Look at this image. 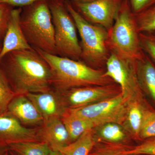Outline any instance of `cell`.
I'll return each mask as SVG.
<instances>
[{
  "mask_svg": "<svg viewBox=\"0 0 155 155\" xmlns=\"http://www.w3.org/2000/svg\"><path fill=\"white\" fill-rule=\"evenodd\" d=\"M8 147L9 150L17 155H47L51 150L46 143L42 142H23Z\"/></svg>",
  "mask_w": 155,
  "mask_h": 155,
  "instance_id": "21",
  "label": "cell"
},
{
  "mask_svg": "<svg viewBox=\"0 0 155 155\" xmlns=\"http://www.w3.org/2000/svg\"><path fill=\"white\" fill-rule=\"evenodd\" d=\"M9 152H10V154H11V155H16V154L12 152H11V151L9 150Z\"/></svg>",
  "mask_w": 155,
  "mask_h": 155,
  "instance_id": "36",
  "label": "cell"
},
{
  "mask_svg": "<svg viewBox=\"0 0 155 155\" xmlns=\"http://www.w3.org/2000/svg\"><path fill=\"white\" fill-rule=\"evenodd\" d=\"M97 139L112 143L125 144L129 134L122 125L115 122H109L97 125L94 128Z\"/></svg>",
  "mask_w": 155,
  "mask_h": 155,
  "instance_id": "18",
  "label": "cell"
},
{
  "mask_svg": "<svg viewBox=\"0 0 155 155\" xmlns=\"http://www.w3.org/2000/svg\"><path fill=\"white\" fill-rule=\"evenodd\" d=\"M22 8H14L11 11L5 35L2 41L0 59L12 51L31 48L26 41L20 25Z\"/></svg>",
  "mask_w": 155,
  "mask_h": 155,
  "instance_id": "13",
  "label": "cell"
},
{
  "mask_svg": "<svg viewBox=\"0 0 155 155\" xmlns=\"http://www.w3.org/2000/svg\"><path fill=\"white\" fill-rule=\"evenodd\" d=\"M136 71L142 91L155 104V64L145 53L137 60Z\"/></svg>",
  "mask_w": 155,
  "mask_h": 155,
  "instance_id": "16",
  "label": "cell"
},
{
  "mask_svg": "<svg viewBox=\"0 0 155 155\" xmlns=\"http://www.w3.org/2000/svg\"><path fill=\"white\" fill-rule=\"evenodd\" d=\"M108 33V45L111 52L122 58L135 61L144 55L135 15L128 0H124Z\"/></svg>",
  "mask_w": 155,
  "mask_h": 155,
  "instance_id": "5",
  "label": "cell"
},
{
  "mask_svg": "<svg viewBox=\"0 0 155 155\" xmlns=\"http://www.w3.org/2000/svg\"><path fill=\"white\" fill-rule=\"evenodd\" d=\"M35 50L51 68L52 88L60 92L75 87L115 83L106 76L104 70L94 69L81 61Z\"/></svg>",
  "mask_w": 155,
  "mask_h": 155,
  "instance_id": "2",
  "label": "cell"
},
{
  "mask_svg": "<svg viewBox=\"0 0 155 155\" xmlns=\"http://www.w3.org/2000/svg\"><path fill=\"white\" fill-rule=\"evenodd\" d=\"M8 111L26 127H39L44 122L37 108L25 95L15 96L9 104Z\"/></svg>",
  "mask_w": 155,
  "mask_h": 155,
  "instance_id": "14",
  "label": "cell"
},
{
  "mask_svg": "<svg viewBox=\"0 0 155 155\" xmlns=\"http://www.w3.org/2000/svg\"><path fill=\"white\" fill-rule=\"evenodd\" d=\"M41 0H0V3L7 4L14 8H23Z\"/></svg>",
  "mask_w": 155,
  "mask_h": 155,
  "instance_id": "30",
  "label": "cell"
},
{
  "mask_svg": "<svg viewBox=\"0 0 155 155\" xmlns=\"http://www.w3.org/2000/svg\"><path fill=\"white\" fill-rule=\"evenodd\" d=\"M0 67L16 95L52 88L51 68L33 48L8 53L0 59Z\"/></svg>",
  "mask_w": 155,
  "mask_h": 155,
  "instance_id": "1",
  "label": "cell"
},
{
  "mask_svg": "<svg viewBox=\"0 0 155 155\" xmlns=\"http://www.w3.org/2000/svg\"><path fill=\"white\" fill-rule=\"evenodd\" d=\"M47 155H63L60 150H51Z\"/></svg>",
  "mask_w": 155,
  "mask_h": 155,
  "instance_id": "32",
  "label": "cell"
},
{
  "mask_svg": "<svg viewBox=\"0 0 155 155\" xmlns=\"http://www.w3.org/2000/svg\"><path fill=\"white\" fill-rule=\"evenodd\" d=\"M13 7L0 3V41H3L8 28V24Z\"/></svg>",
  "mask_w": 155,
  "mask_h": 155,
  "instance_id": "28",
  "label": "cell"
},
{
  "mask_svg": "<svg viewBox=\"0 0 155 155\" xmlns=\"http://www.w3.org/2000/svg\"><path fill=\"white\" fill-rule=\"evenodd\" d=\"M3 155H11L10 154V152H9V150L8 151H7V152L5 154H4Z\"/></svg>",
  "mask_w": 155,
  "mask_h": 155,
  "instance_id": "35",
  "label": "cell"
},
{
  "mask_svg": "<svg viewBox=\"0 0 155 155\" xmlns=\"http://www.w3.org/2000/svg\"><path fill=\"white\" fill-rule=\"evenodd\" d=\"M23 142H41L40 126H24L8 110L0 114V145L8 147Z\"/></svg>",
  "mask_w": 155,
  "mask_h": 155,
  "instance_id": "11",
  "label": "cell"
},
{
  "mask_svg": "<svg viewBox=\"0 0 155 155\" xmlns=\"http://www.w3.org/2000/svg\"><path fill=\"white\" fill-rule=\"evenodd\" d=\"M94 0H72V1H73V2L82 3L89 2H92Z\"/></svg>",
  "mask_w": 155,
  "mask_h": 155,
  "instance_id": "33",
  "label": "cell"
},
{
  "mask_svg": "<svg viewBox=\"0 0 155 155\" xmlns=\"http://www.w3.org/2000/svg\"><path fill=\"white\" fill-rule=\"evenodd\" d=\"M142 141L136 146L130 147L124 153L127 155H155V137Z\"/></svg>",
  "mask_w": 155,
  "mask_h": 155,
  "instance_id": "26",
  "label": "cell"
},
{
  "mask_svg": "<svg viewBox=\"0 0 155 155\" xmlns=\"http://www.w3.org/2000/svg\"><path fill=\"white\" fill-rule=\"evenodd\" d=\"M54 29L57 55L81 61V50L74 19L65 0H48Z\"/></svg>",
  "mask_w": 155,
  "mask_h": 155,
  "instance_id": "6",
  "label": "cell"
},
{
  "mask_svg": "<svg viewBox=\"0 0 155 155\" xmlns=\"http://www.w3.org/2000/svg\"><path fill=\"white\" fill-rule=\"evenodd\" d=\"M60 93L66 107L76 109L114 97L120 94L121 90L119 85L114 83L75 87Z\"/></svg>",
  "mask_w": 155,
  "mask_h": 155,
  "instance_id": "9",
  "label": "cell"
},
{
  "mask_svg": "<svg viewBox=\"0 0 155 155\" xmlns=\"http://www.w3.org/2000/svg\"><path fill=\"white\" fill-rule=\"evenodd\" d=\"M130 147L125 144L112 143L97 139L88 155H127L124 152Z\"/></svg>",
  "mask_w": 155,
  "mask_h": 155,
  "instance_id": "22",
  "label": "cell"
},
{
  "mask_svg": "<svg viewBox=\"0 0 155 155\" xmlns=\"http://www.w3.org/2000/svg\"><path fill=\"white\" fill-rule=\"evenodd\" d=\"M61 119L69 133L72 143L87 130L96 127L91 121L72 113L68 109Z\"/></svg>",
  "mask_w": 155,
  "mask_h": 155,
  "instance_id": "19",
  "label": "cell"
},
{
  "mask_svg": "<svg viewBox=\"0 0 155 155\" xmlns=\"http://www.w3.org/2000/svg\"><path fill=\"white\" fill-rule=\"evenodd\" d=\"M155 137V110L151 106L144 109L140 132L141 141Z\"/></svg>",
  "mask_w": 155,
  "mask_h": 155,
  "instance_id": "25",
  "label": "cell"
},
{
  "mask_svg": "<svg viewBox=\"0 0 155 155\" xmlns=\"http://www.w3.org/2000/svg\"><path fill=\"white\" fill-rule=\"evenodd\" d=\"M8 147L0 145V155H3L8 150Z\"/></svg>",
  "mask_w": 155,
  "mask_h": 155,
  "instance_id": "31",
  "label": "cell"
},
{
  "mask_svg": "<svg viewBox=\"0 0 155 155\" xmlns=\"http://www.w3.org/2000/svg\"><path fill=\"white\" fill-rule=\"evenodd\" d=\"M152 33L154 35H155V32H153V33Z\"/></svg>",
  "mask_w": 155,
  "mask_h": 155,
  "instance_id": "37",
  "label": "cell"
},
{
  "mask_svg": "<svg viewBox=\"0 0 155 155\" xmlns=\"http://www.w3.org/2000/svg\"><path fill=\"white\" fill-rule=\"evenodd\" d=\"M20 25L31 48L57 55L54 29L48 0L38 1L22 8Z\"/></svg>",
  "mask_w": 155,
  "mask_h": 155,
  "instance_id": "4",
  "label": "cell"
},
{
  "mask_svg": "<svg viewBox=\"0 0 155 155\" xmlns=\"http://www.w3.org/2000/svg\"><path fill=\"white\" fill-rule=\"evenodd\" d=\"M97 140L93 128L84 132L75 141L60 151L63 155H88Z\"/></svg>",
  "mask_w": 155,
  "mask_h": 155,
  "instance_id": "20",
  "label": "cell"
},
{
  "mask_svg": "<svg viewBox=\"0 0 155 155\" xmlns=\"http://www.w3.org/2000/svg\"><path fill=\"white\" fill-rule=\"evenodd\" d=\"M129 102L122 93L100 102L76 109H68L78 116L91 121L96 126L115 122L123 125Z\"/></svg>",
  "mask_w": 155,
  "mask_h": 155,
  "instance_id": "8",
  "label": "cell"
},
{
  "mask_svg": "<svg viewBox=\"0 0 155 155\" xmlns=\"http://www.w3.org/2000/svg\"><path fill=\"white\" fill-rule=\"evenodd\" d=\"M124 0H94L82 3L71 1L72 5L89 22L103 26L109 31Z\"/></svg>",
  "mask_w": 155,
  "mask_h": 155,
  "instance_id": "10",
  "label": "cell"
},
{
  "mask_svg": "<svg viewBox=\"0 0 155 155\" xmlns=\"http://www.w3.org/2000/svg\"><path fill=\"white\" fill-rule=\"evenodd\" d=\"M25 95L37 108L44 122L55 118L61 119L68 109L61 93L53 88L44 92L31 93Z\"/></svg>",
  "mask_w": 155,
  "mask_h": 155,
  "instance_id": "12",
  "label": "cell"
},
{
  "mask_svg": "<svg viewBox=\"0 0 155 155\" xmlns=\"http://www.w3.org/2000/svg\"><path fill=\"white\" fill-rule=\"evenodd\" d=\"M65 4L80 36L81 61L94 69L105 71L111 54L108 45L107 30L86 20L74 8L70 1L65 0Z\"/></svg>",
  "mask_w": 155,
  "mask_h": 155,
  "instance_id": "3",
  "label": "cell"
},
{
  "mask_svg": "<svg viewBox=\"0 0 155 155\" xmlns=\"http://www.w3.org/2000/svg\"><path fill=\"white\" fill-rule=\"evenodd\" d=\"M104 74L119 85L122 96L129 102L146 101L139 84L135 60L122 58L111 52Z\"/></svg>",
  "mask_w": 155,
  "mask_h": 155,
  "instance_id": "7",
  "label": "cell"
},
{
  "mask_svg": "<svg viewBox=\"0 0 155 155\" xmlns=\"http://www.w3.org/2000/svg\"><path fill=\"white\" fill-rule=\"evenodd\" d=\"M134 15L140 33L155 32V5Z\"/></svg>",
  "mask_w": 155,
  "mask_h": 155,
  "instance_id": "24",
  "label": "cell"
},
{
  "mask_svg": "<svg viewBox=\"0 0 155 155\" xmlns=\"http://www.w3.org/2000/svg\"><path fill=\"white\" fill-rule=\"evenodd\" d=\"M16 95L5 73L0 67V114L8 110L9 104Z\"/></svg>",
  "mask_w": 155,
  "mask_h": 155,
  "instance_id": "23",
  "label": "cell"
},
{
  "mask_svg": "<svg viewBox=\"0 0 155 155\" xmlns=\"http://www.w3.org/2000/svg\"><path fill=\"white\" fill-rule=\"evenodd\" d=\"M130 9L134 15L139 14L155 5V0H128Z\"/></svg>",
  "mask_w": 155,
  "mask_h": 155,
  "instance_id": "29",
  "label": "cell"
},
{
  "mask_svg": "<svg viewBox=\"0 0 155 155\" xmlns=\"http://www.w3.org/2000/svg\"><path fill=\"white\" fill-rule=\"evenodd\" d=\"M2 42L0 41V53L2 51Z\"/></svg>",
  "mask_w": 155,
  "mask_h": 155,
  "instance_id": "34",
  "label": "cell"
},
{
  "mask_svg": "<svg viewBox=\"0 0 155 155\" xmlns=\"http://www.w3.org/2000/svg\"><path fill=\"white\" fill-rule=\"evenodd\" d=\"M40 136L41 142L46 143L51 150H60L72 143L67 128L60 118L44 122L40 126Z\"/></svg>",
  "mask_w": 155,
  "mask_h": 155,
  "instance_id": "15",
  "label": "cell"
},
{
  "mask_svg": "<svg viewBox=\"0 0 155 155\" xmlns=\"http://www.w3.org/2000/svg\"><path fill=\"white\" fill-rule=\"evenodd\" d=\"M149 106L147 101H133L129 102L127 115L122 126L130 136L135 140L141 141L140 132L143 112L145 108Z\"/></svg>",
  "mask_w": 155,
  "mask_h": 155,
  "instance_id": "17",
  "label": "cell"
},
{
  "mask_svg": "<svg viewBox=\"0 0 155 155\" xmlns=\"http://www.w3.org/2000/svg\"><path fill=\"white\" fill-rule=\"evenodd\" d=\"M143 51L155 64V35L152 33H140Z\"/></svg>",
  "mask_w": 155,
  "mask_h": 155,
  "instance_id": "27",
  "label": "cell"
}]
</instances>
